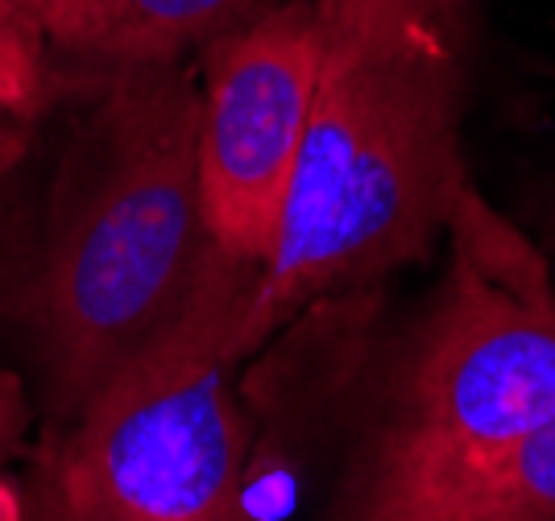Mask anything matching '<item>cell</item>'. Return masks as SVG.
<instances>
[{"label": "cell", "instance_id": "1", "mask_svg": "<svg viewBox=\"0 0 555 521\" xmlns=\"http://www.w3.org/2000/svg\"><path fill=\"white\" fill-rule=\"evenodd\" d=\"M324 63L274 252L257 273V352L307 307L423 261L468 186L461 149L473 0H320Z\"/></svg>", "mask_w": 555, "mask_h": 521}, {"label": "cell", "instance_id": "2", "mask_svg": "<svg viewBox=\"0 0 555 521\" xmlns=\"http://www.w3.org/2000/svg\"><path fill=\"white\" fill-rule=\"evenodd\" d=\"M83 120L22 290L47 422H67L186 315L216 257L199 195V67L83 70Z\"/></svg>", "mask_w": 555, "mask_h": 521}, {"label": "cell", "instance_id": "3", "mask_svg": "<svg viewBox=\"0 0 555 521\" xmlns=\"http://www.w3.org/2000/svg\"><path fill=\"white\" fill-rule=\"evenodd\" d=\"M448 273L398 343L324 521H402L436 484L555 414V277L468 182Z\"/></svg>", "mask_w": 555, "mask_h": 521}, {"label": "cell", "instance_id": "4", "mask_svg": "<svg viewBox=\"0 0 555 521\" xmlns=\"http://www.w3.org/2000/svg\"><path fill=\"white\" fill-rule=\"evenodd\" d=\"M261 265L216 249L186 315L67 422H47L4 521H249L254 418L232 368Z\"/></svg>", "mask_w": 555, "mask_h": 521}, {"label": "cell", "instance_id": "5", "mask_svg": "<svg viewBox=\"0 0 555 521\" xmlns=\"http://www.w3.org/2000/svg\"><path fill=\"white\" fill-rule=\"evenodd\" d=\"M195 58L204 220L229 257L266 265L320 83L324 9L286 0Z\"/></svg>", "mask_w": 555, "mask_h": 521}, {"label": "cell", "instance_id": "6", "mask_svg": "<svg viewBox=\"0 0 555 521\" xmlns=\"http://www.w3.org/2000/svg\"><path fill=\"white\" fill-rule=\"evenodd\" d=\"M286 0H108L92 42L67 67L116 70L186 63Z\"/></svg>", "mask_w": 555, "mask_h": 521}, {"label": "cell", "instance_id": "7", "mask_svg": "<svg viewBox=\"0 0 555 521\" xmlns=\"http://www.w3.org/2000/svg\"><path fill=\"white\" fill-rule=\"evenodd\" d=\"M402 521H555V414L436 484Z\"/></svg>", "mask_w": 555, "mask_h": 521}, {"label": "cell", "instance_id": "8", "mask_svg": "<svg viewBox=\"0 0 555 521\" xmlns=\"http://www.w3.org/2000/svg\"><path fill=\"white\" fill-rule=\"evenodd\" d=\"M79 83L83 75L67 63L59 67L47 34L22 4L0 0V104L25 120H42L63 95H75Z\"/></svg>", "mask_w": 555, "mask_h": 521}, {"label": "cell", "instance_id": "9", "mask_svg": "<svg viewBox=\"0 0 555 521\" xmlns=\"http://www.w3.org/2000/svg\"><path fill=\"white\" fill-rule=\"evenodd\" d=\"M17 4L47 34V42L59 54V63H70V58L83 54V45L92 42L108 0H17Z\"/></svg>", "mask_w": 555, "mask_h": 521}, {"label": "cell", "instance_id": "10", "mask_svg": "<svg viewBox=\"0 0 555 521\" xmlns=\"http://www.w3.org/2000/svg\"><path fill=\"white\" fill-rule=\"evenodd\" d=\"M29 422H34V402L25 393V381L13 368H0V468L22 452Z\"/></svg>", "mask_w": 555, "mask_h": 521}, {"label": "cell", "instance_id": "11", "mask_svg": "<svg viewBox=\"0 0 555 521\" xmlns=\"http://www.w3.org/2000/svg\"><path fill=\"white\" fill-rule=\"evenodd\" d=\"M34 129H38V120H25V116L9 113V108L0 104V191L17 179L22 166L29 161Z\"/></svg>", "mask_w": 555, "mask_h": 521}]
</instances>
